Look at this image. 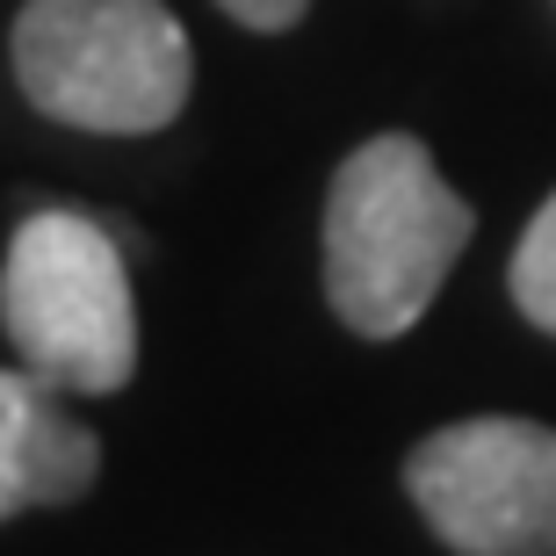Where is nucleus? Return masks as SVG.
<instances>
[{"instance_id": "f257e3e1", "label": "nucleus", "mask_w": 556, "mask_h": 556, "mask_svg": "<svg viewBox=\"0 0 556 556\" xmlns=\"http://www.w3.org/2000/svg\"><path fill=\"white\" fill-rule=\"evenodd\" d=\"M477 210L441 181L419 138L383 130L332 166L326 188V304L362 340H397L433 311L463 261Z\"/></svg>"}, {"instance_id": "f03ea898", "label": "nucleus", "mask_w": 556, "mask_h": 556, "mask_svg": "<svg viewBox=\"0 0 556 556\" xmlns=\"http://www.w3.org/2000/svg\"><path fill=\"white\" fill-rule=\"evenodd\" d=\"M15 87L43 116L94 138L166 130L188 102V29L166 0H22Z\"/></svg>"}, {"instance_id": "7ed1b4c3", "label": "nucleus", "mask_w": 556, "mask_h": 556, "mask_svg": "<svg viewBox=\"0 0 556 556\" xmlns=\"http://www.w3.org/2000/svg\"><path fill=\"white\" fill-rule=\"evenodd\" d=\"M0 326L51 391H124L138 369V311L116 239L80 210L22 217L0 261Z\"/></svg>"}, {"instance_id": "20e7f679", "label": "nucleus", "mask_w": 556, "mask_h": 556, "mask_svg": "<svg viewBox=\"0 0 556 556\" xmlns=\"http://www.w3.org/2000/svg\"><path fill=\"white\" fill-rule=\"evenodd\" d=\"M405 492L455 556H556V427L514 413L433 427L405 455Z\"/></svg>"}, {"instance_id": "39448f33", "label": "nucleus", "mask_w": 556, "mask_h": 556, "mask_svg": "<svg viewBox=\"0 0 556 556\" xmlns=\"http://www.w3.org/2000/svg\"><path fill=\"white\" fill-rule=\"evenodd\" d=\"M102 470L94 427L59 405V391L29 369H0V520L29 506H73Z\"/></svg>"}, {"instance_id": "423d86ee", "label": "nucleus", "mask_w": 556, "mask_h": 556, "mask_svg": "<svg viewBox=\"0 0 556 556\" xmlns=\"http://www.w3.org/2000/svg\"><path fill=\"white\" fill-rule=\"evenodd\" d=\"M506 289H514V304H520L528 326L556 332V188H549V203L528 217V231H520L514 268H506Z\"/></svg>"}, {"instance_id": "0eeeda50", "label": "nucleus", "mask_w": 556, "mask_h": 556, "mask_svg": "<svg viewBox=\"0 0 556 556\" xmlns=\"http://www.w3.org/2000/svg\"><path fill=\"white\" fill-rule=\"evenodd\" d=\"M239 29H253V37H282V29H296L304 22L311 0H217Z\"/></svg>"}]
</instances>
